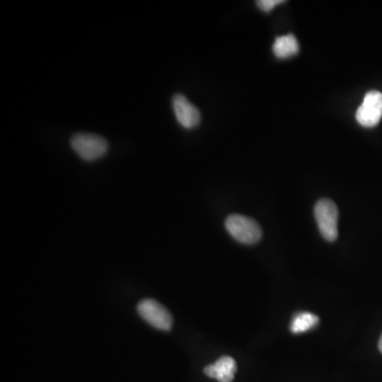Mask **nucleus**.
Instances as JSON below:
<instances>
[{"instance_id":"obj_1","label":"nucleus","mask_w":382,"mask_h":382,"mask_svg":"<svg viewBox=\"0 0 382 382\" xmlns=\"http://www.w3.org/2000/svg\"><path fill=\"white\" fill-rule=\"evenodd\" d=\"M225 227L229 235L243 245H255L262 237L259 224L243 214H231L225 220Z\"/></svg>"},{"instance_id":"obj_3","label":"nucleus","mask_w":382,"mask_h":382,"mask_svg":"<svg viewBox=\"0 0 382 382\" xmlns=\"http://www.w3.org/2000/svg\"><path fill=\"white\" fill-rule=\"evenodd\" d=\"M70 145L83 161H95L104 157L109 150L105 138L91 133H79L73 136Z\"/></svg>"},{"instance_id":"obj_9","label":"nucleus","mask_w":382,"mask_h":382,"mask_svg":"<svg viewBox=\"0 0 382 382\" xmlns=\"http://www.w3.org/2000/svg\"><path fill=\"white\" fill-rule=\"evenodd\" d=\"M319 322V317L313 313H306V311L298 313L294 315L293 319H292L290 330L293 333H306L317 326Z\"/></svg>"},{"instance_id":"obj_10","label":"nucleus","mask_w":382,"mask_h":382,"mask_svg":"<svg viewBox=\"0 0 382 382\" xmlns=\"http://www.w3.org/2000/svg\"><path fill=\"white\" fill-rule=\"evenodd\" d=\"M284 3V0H260V1H257L256 3L261 11L270 12L272 11L276 5Z\"/></svg>"},{"instance_id":"obj_8","label":"nucleus","mask_w":382,"mask_h":382,"mask_svg":"<svg viewBox=\"0 0 382 382\" xmlns=\"http://www.w3.org/2000/svg\"><path fill=\"white\" fill-rule=\"evenodd\" d=\"M300 52V44L293 34L282 35L276 38L273 44V52L278 58H288L295 56Z\"/></svg>"},{"instance_id":"obj_11","label":"nucleus","mask_w":382,"mask_h":382,"mask_svg":"<svg viewBox=\"0 0 382 382\" xmlns=\"http://www.w3.org/2000/svg\"><path fill=\"white\" fill-rule=\"evenodd\" d=\"M378 348H379L380 352H382V336L380 338L379 343H378Z\"/></svg>"},{"instance_id":"obj_5","label":"nucleus","mask_w":382,"mask_h":382,"mask_svg":"<svg viewBox=\"0 0 382 382\" xmlns=\"http://www.w3.org/2000/svg\"><path fill=\"white\" fill-rule=\"evenodd\" d=\"M382 118V93L371 91L366 93L363 102L357 110L356 119L364 128H373Z\"/></svg>"},{"instance_id":"obj_4","label":"nucleus","mask_w":382,"mask_h":382,"mask_svg":"<svg viewBox=\"0 0 382 382\" xmlns=\"http://www.w3.org/2000/svg\"><path fill=\"white\" fill-rule=\"evenodd\" d=\"M137 311L140 317L154 328L168 331L172 327V315L159 302L144 300L138 304Z\"/></svg>"},{"instance_id":"obj_2","label":"nucleus","mask_w":382,"mask_h":382,"mask_svg":"<svg viewBox=\"0 0 382 382\" xmlns=\"http://www.w3.org/2000/svg\"><path fill=\"white\" fill-rule=\"evenodd\" d=\"M315 218L319 233L325 240L333 243L338 238V207L329 199L317 201L315 206Z\"/></svg>"},{"instance_id":"obj_6","label":"nucleus","mask_w":382,"mask_h":382,"mask_svg":"<svg viewBox=\"0 0 382 382\" xmlns=\"http://www.w3.org/2000/svg\"><path fill=\"white\" fill-rule=\"evenodd\" d=\"M172 109L177 122L183 128L191 130V128H194L200 124V111L182 93H177V95H173Z\"/></svg>"},{"instance_id":"obj_7","label":"nucleus","mask_w":382,"mask_h":382,"mask_svg":"<svg viewBox=\"0 0 382 382\" xmlns=\"http://www.w3.org/2000/svg\"><path fill=\"white\" fill-rule=\"evenodd\" d=\"M236 371H237L236 361L229 356L221 357L214 364H210L204 368L206 376L217 379L219 382L233 381Z\"/></svg>"}]
</instances>
